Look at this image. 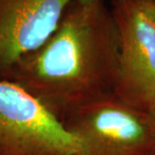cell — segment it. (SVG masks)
I'll use <instances>...</instances> for the list:
<instances>
[{
	"mask_svg": "<svg viewBox=\"0 0 155 155\" xmlns=\"http://www.w3.org/2000/svg\"><path fill=\"white\" fill-rule=\"evenodd\" d=\"M14 67L15 82L61 122L72 112L115 91L119 41L105 0H74L54 33Z\"/></svg>",
	"mask_w": 155,
	"mask_h": 155,
	"instance_id": "1",
	"label": "cell"
},
{
	"mask_svg": "<svg viewBox=\"0 0 155 155\" xmlns=\"http://www.w3.org/2000/svg\"><path fill=\"white\" fill-rule=\"evenodd\" d=\"M119 41V74L114 93L147 111L155 102V0H112Z\"/></svg>",
	"mask_w": 155,
	"mask_h": 155,
	"instance_id": "2",
	"label": "cell"
},
{
	"mask_svg": "<svg viewBox=\"0 0 155 155\" xmlns=\"http://www.w3.org/2000/svg\"><path fill=\"white\" fill-rule=\"evenodd\" d=\"M62 122L81 141L84 155H150L155 150L148 113L114 92L79 108Z\"/></svg>",
	"mask_w": 155,
	"mask_h": 155,
	"instance_id": "3",
	"label": "cell"
},
{
	"mask_svg": "<svg viewBox=\"0 0 155 155\" xmlns=\"http://www.w3.org/2000/svg\"><path fill=\"white\" fill-rule=\"evenodd\" d=\"M0 147L11 155H84L83 144L28 91L0 81Z\"/></svg>",
	"mask_w": 155,
	"mask_h": 155,
	"instance_id": "4",
	"label": "cell"
},
{
	"mask_svg": "<svg viewBox=\"0 0 155 155\" xmlns=\"http://www.w3.org/2000/svg\"><path fill=\"white\" fill-rule=\"evenodd\" d=\"M74 0H0V67H14L54 33Z\"/></svg>",
	"mask_w": 155,
	"mask_h": 155,
	"instance_id": "5",
	"label": "cell"
},
{
	"mask_svg": "<svg viewBox=\"0 0 155 155\" xmlns=\"http://www.w3.org/2000/svg\"><path fill=\"white\" fill-rule=\"evenodd\" d=\"M147 113H148V116H149L150 122H151V125H152V127H153V131L155 138V102L150 107L149 110H147Z\"/></svg>",
	"mask_w": 155,
	"mask_h": 155,
	"instance_id": "6",
	"label": "cell"
},
{
	"mask_svg": "<svg viewBox=\"0 0 155 155\" xmlns=\"http://www.w3.org/2000/svg\"><path fill=\"white\" fill-rule=\"evenodd\" d=\"M150 155H155V150L154 151H153V153H151V154Z\"/></svg>",
	"mask_w": 155,
	"mask_h": 155,
	"instance_id": "7",
	"label": "cell"
}]
</instances>
